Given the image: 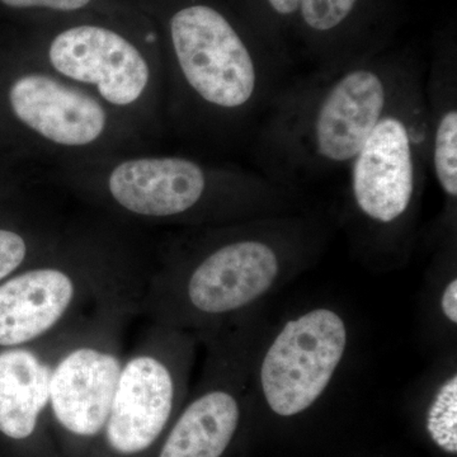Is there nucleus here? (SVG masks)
Returning <instances> with one entry per match:
<instances>
[{
	"label": "nucleus",
	"mask_w": 457,
	"mask_h": 457,
	"mask_svg": "<svg viewBox=\"0 0 457 457\" xmlns=\"http://www.w3.org/2000/svg\"><path fill=\"white\" fill-rule=\"evenodd\" d=\"M423 80L414 60L384 51L317 69L279 89L258 137L264 173L290 187L302 177L348 167L385 114Z\"/></svg>",
	"instance_id": "1"
},
{
	"label": "nucleus",
	"mask_w": 457,
	"mask_h": 457,
	"mask_svg": "<svg viewBox=\"0 0 457 457\" xmlns=\"http://www.w3.org/2000/svg\"><path fill=\"white\" fill-rule=\"evenodd\" d=\"M302 219L245 220L153 269L141 315L204 339L253 305L312 245Z\"/></svg>",
	"instance_id": "2"
},
{
	"label": "nucleus",
	"mask_w": 457,
	"mask_h": 457,
	"mask_svg": "<svg viewBox=\"0 0 457 457\" xmlns=\"http://www.w3.org/2000/svg\"><path fill=\"white\" fill-rule=\"evenodd\" d=\"M152 267L130 249L78 239L47 249L0 284V351L106 318L141 315Z\"/></svg>",
	"instance_id": "3"
},
{
	"label": "nucleus",
	"mask_w": 457,
	"mask_h": 457,
	"mask_svg": "<svg viewBox=\"0 0 457 457\" xmlns=\"http://www.w3.org/2000/svg\"><path fill=\"white\" fill-rule=\"evenodd\" d=\"M171 51L186 88L212 112L242 121L269 110L282 60L252 27L196 2L170 20Z\"/></svg>",
	"instance_id": "4"
},
{
	"label": "nucleus",
	"mask_w": 457,
	"mask_h": 457,
	"mask_svg": "<svg viewBox=\"0 0 457 457\" xmlns=\"http://www.w3.org/2000/svg\"><path fill=\"white\" fill-rule=\"evenodd\" d=\"M196 337L150 323L123 359L92 457H154L187 398Z\"/></svg>",
	"instance_id": "5"
},
{
	"label": "nucleus",
	"mask_w": 457,
	"mask_h": 457,
	"mask_svg": "<svg viewBox=\"0 0 457 457\" xmlns=\"http://www.w3.org/2000/svg\"><path fill=\"white\" fill-rule=\"evenodd\" d=\"M428 165L422 82L385 114L348 165L352 204L361 219L381 230L400 227L411 218Z\"/></svg>",
	"instance_id": "6"
},
{
	"label": "nucleus",
	"mask_w": 457,
	"mask_h": 457,
	"mask_svg": "<svg viewBox=\"0 0 457 457\" xmlns=\"http://www.w3.org/2000/svg\"><path fill=\"white\" fill-rule=\"evenodd\" d=\"M128 318H106L75 333L53 362L51 428L62 457H92L106 425L125 352Z\"/></svg>",
	"instance_id": "7"
},
{
	"label": "nucleus",
	"mask_w": 457,
	"mask_h": 457,
	"mask_svg": "<svg viewBox=\"0 0 457 457\" xmlns=\"http://www.w3.org/2000/svg\"><path fill=\"white\" fill-rule=\"evenodd\" d=\"M348 337L345 319L332 309L288 320L261 362V390L270 411L294 417L315 404L341 365Z\"/></svg>",
	"instance_id": "8"
},
{
	"label": "nucleus",
	"mask_w": 457,
	"mask_h": 457,
	"mask_svg": "<svg viewBox=\"0 0 457 457\" xmlns=\"http://www.w3.org/2000/svg\"><path fill=\"white\" fill-rule=\"evenodd\" d=\"M209 359L196 393L182 405L154 457H225L242 420L245 386L236 342L206 339Z\"/></svg>",
	"instance_id": "9"
},
{
	"label": "nucleus",
	"mask_w": 457,
	"mask_h": 457,
	"mask_svg": "<svg viewBox=\"0 0 457 457\" xmlns=\"http://www.w3.org/2000/svg\"><path fill=\"white\" fill-rule=\"evenodd\" d=\"M403 0H300L294 45L317 64L337 68L386 51Z\"/></svg>",
	"instance_id": "10"
},
{
	"label": "nucleus",
	"mask_w": 457,
	"mask_h": 457,
	"mask_svg": "<svg viewBox=\"0 0 457 457\" xmlns=\"http://www.w3.org/2000/svg\"><path fill=\"white\" fill-rule=\"evenodd\" d=\"M79 330L0 351V435L27 446L33 457H62L50 422L51 369Z\"/></svg>",
	"instance_id": "11"
},
{
	"label": "nucleus",
	"mask_w": 457,
	"mask_h": 457,
	"mask_svg": "<svg viewBox=\"0 0 457 457\" xmlns=\"http://www.w3.org/2000/svg\"><path fill=\"white\" fill-rule=\"evenodd\" d=\"M51 65L75 82L90 84L108 104L129 106L143 96L150 69L139 50L112 29L78 26L51 42Z\"/></svg>",
	"instance_id": "12"
},
{
	"label": "nucleus",
	"mask_w": 457,
	"mask_h": 457,
	"mask_svg": "<svg viewBox=\"0 0 457 457\" xmlns=\"http://www.w3.org/2000/svg\"><path fill=\"white\" fill-rule=\"evenodd\" d=\"M9 104L23 125L57 145H89L106 130V111L98 101L46 74L18 78Z\"/></svg>",
	"instance_id": "13"
},
{
	"label": "nucleus",
	"mask_w": 457,
	"mask_h": 457,
	"mask_svg": "<svg viewBox=\"0 0 457 457\" xmlns=\"http://www.w3.org/2000/svg\"><path fill=\"white\" fill-rule=\"evenodd\" d=\"M457 68L453 40L441 45L433 57L425 97L429 125V167L442 194L457 198Z\"/></svg>",
	"instance_id": "14"
},
{
	"label": "nucleus",
	"mask_w": 457,
	"mask_h": 457,
	"mask_svg": "<svg viewBox=\"0 0 457 457\" xmlns=\"http://www.w3.org/2000/svg\"><path fill=\"white\" fill-rule=\"evenodd\" d=\"M300 0H242L243 20L282 60L290 59Z\"/></svg>",
	"instance_id": "15"
},
{
	"label": "nucleus",
	"mask_w": 457,
	"mask_h": 457,
	"mask_svg": "<svg viewBox=\"0 0 457 457\" xmlns=\"http://www.w3.org/2000/svg\"><path fill=\"white\" fill-rule=\"evenodd\" d=\"M427 431L447 453H457V376L451 375L433 396L427 413Z\"/></svg>",
	"instance_id": "16"
},
{
	"label": "nucleus",
	"mask_w": 457,
	"mask_h": 457,
	"mask_svg": "<svg viewBox=\"0 0 457 457\" xmlns=\"http://www.w3.org/2000/svg\"><path fill=\"white\" fill-rule=\"evenodd\" d=\"M38 243L47 242L31 239L22 231L0 228V284L49 249H40Z\"/></svg>",
	"instance_id": "17"
},
{
	"label": "nucleus",
	"mask_w": 457,
	"mask_h": 457,
	"mask_svg": "<svg viewBox=\"0 0 457 457\" xmlns=\"http://www.w3.org/2000/svg\"><path fill=\"white\" fill-rule=\"evenodd\" d=\"M12 8H49L54 11L73 12L87 7L92 0H0Z\"/></svg>",
	"instance_id": "18"
},
{
	"label": "nucleus",
	"mask_w": 457,
	"mask_h": 457,
	"mask_svg": "<svg viewBox=\"0 0 457 457\" xmlns=\"http://www.w3.org/2000/svg\"><path fill=\"white\" fill-rule=\"evenodd\" d=\"M441 311L450 323H457V279L453 278L442 291Z\"/></svg>",
	"instance_id": "19"
}]
</instances>
